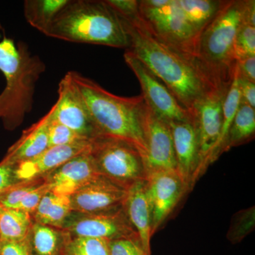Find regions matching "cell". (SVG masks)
<instances>
[{
	"label": "cell",
	"mask_w": 255,
	"mask_h": 255,
	"mask_svg": "<svg viewBox=\"0 0 255 255\" xmlns=\"http://www.w3.org/2000/svg\"><path fill=\"white\" fill-rule=\"evenodd\" d=\"M228 90H216L194 105L190 112L197 129L199 145V177L211 164L221 135L223 103Z\"/></svg>",
	"instance_id": "30bf717a"
},
{
	"label": "cell",
	"mask_w": 255,
	"mask_h": 255,
	"mask_svg": "<svg viewBox=\"0 0 255 255\" xmlns=\"http://www.w3.org/2000/svg\"><path fill=\"white\" fill-rule=\"evenodd\" d=\"M226 2L221 0H176L184 18L199 37Z\"/></svg>",
	"instance_id": "7402d4cb"
},
{
	"label": "cell",
	"mask_w": 255,
	"mask_h": 255,
	"mask_svg": "<svg viewBox=\"0 0 255 255\" xmlns=\"http://www.w3.org/2000/svg\"><path fill=\"white\" fill-rule=\"evenodd\" d=\"M69 73L88 109L99 135L118 137L132 142L143 157L148 107L142 96L119 97L77 72Z\"/></svg>",
	"instance_id": "7a4b0ae2"
},
{
	"label": "cell",
	"mask_w": 255,
	"mask_h": 255,
	"mask_svg": "<svg viewBox=\"0 0 255 255\" xmlns=\"http://www.w3.org/2000/svg\"><path fill=\"white\" fill-rule=\"evenodd\" d=\"M31 255H63L65 232L32 221L26 238Z\"/></svg>",
	"instance_id": "ffe728a7"
},
{
	"label": "cell",
	"mask_w": 255,
	"mask_h": 255,
	"mask_svg": "<svg viewBox=\"0 0 255 255\" xmlns=\"http://www.w3.org/2000/svg\"><path fill=\"white\" fill-rule=\"evenodd\" d=\"M48 134V147L70 145V144L75 143V142L88 140L83 138L78 133L63 124L51 122L50 117Z\"/></svg>",
	"instance_id": "4dcf8cb0"
},
{
	"label": "cell",
	"mask_w": 255,
	"mask_h": 255,
	"mask_svg": "<svg viewBox=\"0 0 255 255\" xmlns=\"http://www.w3.org/2000/svg\"><path fill=\"white\" fill-rule=\"evenodd\" d=\"M16 165L1 160L0 162V194L18 181L15 173Z\"/></svg>",
	"instance_id": "836d02e7"
},
{
	"label": "cell",
	"mask_w": 255,
	"mask_h": 255,
	"mask_svg": "<svg viewBox=\"0 0 255 255\" xmlns=\"http://www.w3.org/2000/svg\"><path fill=\"white\" fill-rule=\"evenodd\" d=\"M127 190L100 174L69 196L70 206L84 214L109 211L123 205Z\"/></svg>",
	"instance_id": "5bb4252c"
},
{
	"label": "cell",
	"mask_w": 255,
	"mask_h": 255,
	"mask_svg": "<svg viewBox=\"0 0 255 255\" xmlns=\"http://www.w3.org/2000/svg\"><path fill=\"white\" fill-rule=\"evenodd\" d=\"M62 230L72 236L102 238L109 241L120 238L139 239L123 205L109 211L90 214L72 211Z\"/></svg>",
	"instance_id": "ba28073f"
},
{
	"label": "cell",
	"mask_w": 255,
	"mask_h": 255,
	"mask_svg": "<svg viewBox=\"0 0 255 255\" xmlns=\"http://www.w3.org/2000/svg\"><path fill=\"white\" fill-rule=\"evenodd\" d=\"M32 221L28 213L0 204V240L22 241L27 236Z\"/></svg>",
	"instance_id": "d4e9b609"
},
{
	"label": "cell",
	"mask_w": 255,
	"mask_h": 255,
	"mask_svg": "<svg viewBox=\"0 0 255 255\" xmlns=\"http://www.w3.org/2000/svg\"><path fill=\"white\" fill-rule=\"evenodd\" d=\"M120 18L130 39L127 51L150 69L189 113L206 96L226 90L220 88L198 59L181 54L160 41L140 12L133 18Z\"/></svg>",
	"instance_id": "6da1fadb"
},
{
	"label": "cell",
	"mask_w": 255,
	"mask_h": 255,
	"mask_svg": "<svg viewBox=\"0 0 255 255\" xmlns=\"http://www.w3.org/2000/svg\"><path fill=\"white\" fill-rule=\"evenodd\" d=\"M145 191L152 214L153 236L187 190L177 171L169 170L149 175Z\"/></svg>",
	"instance_id": "7c38bea8"
},
{
	"label": "cell",
	"mask_w": 255,
	"mask_h": 255,
	"mask_svg": "<svg viewBox=\"0 0 255 255\" xmlns=\"http://www.w3.org/2000/svg\"><path fill=\"white\" fill-rule=\"evenodd\" d=\"M228 238L233 243L241 242L255 227V208L245 210L235 216Z\"/></svg>",
	"instance_id": "f546056e"
},
{
	"label": "cell",
	"mask_w": 255,
	"mask_h": 255,
	"mask_svg": "<svg viewBox=\"0 0 255 255\" xmlns=\"http://www.w3.org/2000/svg\"><path fill=\"white\" fill-rule=\"evenodd\" d=\"M44 183L45 179L43 177L20 181L0 194V204L5 207L16 209L26 196Z\"/></svg>",
	"instance_id": "83f0119b"
},
{
	"label": "cell",
	"mask_w": 255,
	"mask_h": 255,
	"mask_svg": "<svg viewBox=\"0 0 255 255\" xmlns=\"http://www.w3.org/2000/svg\"><path fill=\"white\" fill-rule=\"evenodd\" d=\"M173 139L177 170L187 191L199 178V145L193 119L168 123Z\"/></svg>",
	"instance_id": "9a60e30c"
},
{
	"label": "cell",
	"mask_w": 255,
	"mask_h": 255,
	"mask_svg": "<svg viewBox=\"0 0 255 255\" xmlns=\"http://www.w3.org/2000/svg\"><path fill=\"white\" fill-rule=\"evenodd\" d=\"M90 150L70 159L43 176L50 192L58 196H71L100 175Z\"/></svg>",
	"instance_id": "2e32d148"
},
{
	"label": "cell",
	"mask_w": 255,
	"mask_h": 255,
	"mask_svg": "<svg viewBox=\"0 0 255 255\" xmlns=\"http://www.w3.org/2000/svg\"><path fill=\"white\" fill-rule=\"evenodd\" d=\"M145 136L146 151L142 158L147 178L156 172L177 170L173 139L169 124L158 118L149 107L146 117Z\"/></svg>",
	"instance_id": "4fadbf2b"
},
{
	"label": "cell",
	"mask_w": 255,
	"mask_h": 255,
	"mask_svg": "<svg viewBox=\"0 0 255 255\" xmlns=\"http://www.w3.org/2000/svg\"><path fill=\"white\" fill-rule=\"evenodd\" d=\"M70 0H26L23 2L25 19L32 27L46 35L55 16Z\"/></svg>",
	"instance_id": "603a6c76"
},
{
	"label": "cell",
	"mask_w": 255,
	"mask_h": 255,
	"mask_svg": "<svg viewBox=\"0 0 255 255\" xmlns=\"http://www.w3.org/2000/svg\"><path fill=\"white\" fill-rule=\"evenodd\" d=\"M58 93L56 103L48 112L50 121L63 124L86 140L99 136L88 109L69 72L60 80Z\"/></svg>",
	"instance_id": "8fae6325"
},
{
	"label": "cell",
	"mask_w": 255,
	"mask_h": 255,
	"mask_svg": "<svg viewBox=\"0 0 255 255\" xmlns=\"http://www.w3.org/2000/svg\"><path fill=\"white\" fill-rule=\"evenodd\" d=\"M46 68L43 60L32 54L24 42L16 45L7 37L0 41V71L6 80L0 94V119L6 130L21 126L31 112L36 84Z\"/></svg>",
	"instance_id": "277c9868"
},
{
	"label": "cell",
	"mask_w": 255,
	"mask_h": 255,
	"mask_svg": "<svg viewBox=\"0 0 255 255\" xmlns=\"http://www.w3.org/2000/svg\"><path fill=\"white\" fill-rule=\"evenodd\" d=\"M238 75L248 81L255 83V56L237 61Z\"/></svg>",
	"instance_id": "8d00e7d4"
},
{
	"label": "cell",
	"mask_w": 255,
	"mask_h": 255,
	"mask_svg": "<svg viewBox=\"0 0 255 255\" xmlns=\"http://www.w3.org/2000/svg\"><path fill=\"white\" fill-rule=\"evenodd\" d=\"M72 211L69 196L55 195L48 191L31 216L33 222L62 229Z\"/></svg>",
	"instance_id": "44dd1931"
},
{
	"label": "cell",
	"mask_w": 255,
	"mask_h": 255,
	"mask_svg": "<svg viewBox=\"0 0 255 255\" xmlns=\"http://www.w3.org/2000/svg\"><path fill=\"white\" fill-rule=\"evenodd\" d=\"M241 102V93L238 82L237 65L235 70L234 78L231 86L228 89L227 94L225 97L223 103V124L221 128V135L217 145L213 152L211 164L215 162L221 154L224 152L225 145L227 140L228 132L233 123V119L236 115L238 107Z\"/></svg>",
	"instance_id": "484cf974"
},
{
	"label": "cell",
	"mask_w": 255,
	"mask_h": 255,
	"mask_svg": "<svg viewBox=\"0 0 255 255\" xmlns=\"http://www.w3.org/2000/svg\"><path fill=\"white\" fill-rule=\"evenodd\" d=\"M49 123L50 114L48 112L38 122L23 130L21 136L9 147L2 160L17 165L44 152L48 147Z\"/></svg>",
	"instance_id": "d6986e66"
},
{
	"label": "cell",
	"mask_w": 255,
	"mask_h": 255,
	"mask_svg": "<svg viewBox=\"0 0 255 255\" xmlns=\"http://www.w3.org/2000/svg\"><path fill=\"white\" fill-rule=\"evenodd\" d=\"M119 17L131 18L139 14V1L136 0H105Z\"/></svg>",
	"instance_id": "d6a6232c"
},
{
	"label": "cell",
	"mask_w": 255,
	"mask_h": 255,
	"mask_svg": "<svg viewBox=\"0 0 255 255\" xmlns=\"http://www.w3.org/2000/svg\"><path fill=\"white\" fill-rule=\"evenodd\" d=\"M92 140L48 147L34 158L16 165V177L18 181L43 177L70 159L90 150Z\"/></svg>",
	"instance_id": "e0dca14e"
},
{
	"label": "cell",
	"mask_w": 255,
	"mask_h": 255,
	"mask_svg": "<svg viewBox=\"0 0 255 255\" xmlns=\"http://www.w3.org/2000/svg\"><path fill=\"white\" fill-rule=\"evenodd\" d=\"M145 181H140L128 189L123 207L135 229L146 254L151 255L152 214L145 191Z\"/></svg>",
	"instance_id": "ac0fdd59"
},
{
	"label": "cell",
	"mask_w": 255,
	"mask_h": 255,
	"mask_svg": "<svg viewBox=\"0 0 255 255\" xmlns=\"http://www.w3.org/2000/svg\"><path fill=\"white\" fill-rule=\"evenodd\" d=\"M46 36L126 50L130 47L122 20L105 0H70L55 16Z\"/></svg>",
	"instance_id": "3957f363"
},
{
	"label": "cell",
	"mask_w": 255,
	"mask_h": 255,
	"mask_svg": "<svg viewBox=\"0 0 255 255\" xmlns=\"http://www.w3.org/2000/svg\"><path fill=\"white\" fill-rule=\"evenodd\" d=\"M124 60L140 82L146 105L158 118L167 123L192 119L163 82L140 60L127 50Z\"/></svg>",
	"instance_id": "9c48e42d"
},
{
	"label": "cell",
	"mask_w": 255,
	"mask_h": 255,
	"mask_svg": "<svg viewBox=\"0 0 255 255\" xmlns=\"http://www.w3.org/2000/svg\"><path fill=\"white\" fill-rule=\"evenodd\" d=\"M0 255H31L26 239L22 241L0 240Z\"/></svg>",
	"instance_id": "e575fe53"
},
{
	"label": "cell",
	"mask_w": 255,
	"mask_h": 255,
	"mask_svg": "<svg viewBox=\"0 0 255 255\" xmlns=\"http://www.w3.org/2000/svg\"><path fill=\"white\" fill-rule=\"evenodd\" d=\"M110 255H147L137 238H120L109 241Z\"/></svg>",
	"instance_id": "1f68e13d"
},
{
	"label": "cell",
	"mask_w": 255,
	"mask_h": 255,
	"mask_svg": "<svg viewBox=\"0 0 255 255\" xmlns=\"http://www.w3.org/2000/svg\"><path fill=\"white\" fill-rule=\"evenodd\" d=\"M245 0L226 1L199 37L197 59L220 88L228 90L234 78V43L243 23Z\"/></svg>",
	"instance_id": "5b68a950"
},
{
	"label": "cell",
	"mask_w": 255,
	"mask_h": 255,
	"mask_svg": "<svg viewBox=\"0 0 255 255\" xmlns=\"http://www.w3.org/2000/svg\"><path fill=\"white\" fill-rule=\"evenodd\" d=\"M237 65V64H236ZM238 70V68H237ZM238 87H239L241 99L242 101L246 102L255 108V83L248 81L246 79L241 78L238 75Z\"/></svg>",
	"instance_id": "d590c367"
},
{
	"label": "cell",
	"mask_w": 255,
	"mask_h": 255,
	"mask_svg": "<svg viewBox=\"0 0 255 255\" xmlns=\"http://www.w3.org/2000/svg\"><path fill=\"white\" fill-rule=\"evenodd\" d=\"M236 61L255 56V26L242 23L234 43Z\"/></svg>",
	"instance_id": "f1b7e54d"
},
{
	"label": "cell",
	"mask_w": 255,
	"mask_h": 255,
	"mask_svg": "<svg viewBox=\"0 0 255 255\" xmlns=\"http://www.w3.org/2000/svg\"><path fill=\"white\" fill-rule=\"evenodd\" d=\"M63 255H110L109 241L72 236L65 232Z\"/></svg>",
	"instance_id": "4316f807"
},
{
	"label": "cell",
	"mask_w": 255,
	"mask_h": 255,
	"mask_svg": "<svg viewBox=\"0 0 255 255\" xmlns=\"http://www.w3.org/2000/svg\"><path fill=\"white\" fill-rule=\"evenodd\" d=\"M90 152L98 173L125 189L147 179L141 152L132 142L99 135L92 140Z\"/></svg>",
	"instance_id": "8992f818"
},
{
	"label": "cell",
	"mask_w": 255,
	"mask_h": 255,
	"mask_svg": "<svg viewBox=\"0 0 255 255\" xmlns=\"http://www.w3.org/2000/svg\"><path fill=\"white\" fill-rule=\"evenodd\" d=\"M139 12L160 41L181 54L197 59L199 37L184 18L176 0L161 7H150L139 1Z\"/></svg>",
	"instance_id": "52a82bcc"
},
{
	"label": "cell",
	"mask_w": 255,
	"mask_h": 255,
	"mask_svg": "<svg viewBox=\"0 0 255 255\" xmlns=\"http://www.w3.org/2000/svg\"><path fill=\"white\" fill-rule=\"evenodd\" d=\"M255 135V110L241 100L233 119L224 152L253 140Z\"/></svg>",
	"instance_id": "cb8c5ba5"
},
{
	"label": "cell",
	"mask_w": 255,
	"mask_h": 255,
	"mask_svg": "<svg viewBox=\"0 0 255 255\" xmlns=\"http://www.w3.org/2000/svg\"><path fill=\"white\" fill-rule=\"evenodd\" d=\"M255 1L245 0L243 11V23L255 26Z\"/></svg>",
	"instance_id": "74e56055"
}]
</instances>
